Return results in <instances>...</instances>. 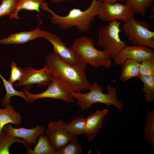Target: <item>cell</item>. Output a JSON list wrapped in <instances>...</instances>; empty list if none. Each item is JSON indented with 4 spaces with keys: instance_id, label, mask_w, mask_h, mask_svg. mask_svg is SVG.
I'll return each mask as SVG.
<instances>
[{
    "instance_id": "cell-18",
    "label": "cell",
    "mask_w": 154,
    "mask_h": 154,
    "mask_svg": "<svg viewBox=\"0 0 154 154\" xmlns=\"http://www.w3.org/2000/svg\"><path fill=\"white\" fill-rule=\"evenodd\" d=\"M26 153L27 154H56V151L50 143L46 136L40 135L33 149L27 148Z\"/></svg>"
},
{
    "instance_id": "cell-5",
    "label": "cell",
    "mask_w": 154,
    "mask_h": 154,
    "mask_svg": "<svg viewBox=\"0 0 154 154\" xmlns=\"http://www.w3.org/2000/svg\"><path fill=\"white\" fill-rule=\"evenodd\" d=\"M47 89L42 93L32 94L24 87L23 90L27 102L31 103L36 100L45 98H54L63 101L67 103L74 102L72 95L74 92L71 85L68 82L57 76H52V80L47 86Z\"/></svg>"
},
{
    "instance_id": "cell-13",
    "label": "cell",
    "mask_w": 154,
    "mask_h": 154,
    "mask_svg": "<svg viewBox=\"0 0 154 154\" xmlns=\"http://www.w3.org/2000/svg\"><path fill=\"white\" fill-rule=\"evenodd\" d=\"M11 123L5 125L3 127V131L9 135L13 137L21 138L25 141L29 145L33 146L37 141L39 136L45 131L46 128L43 126L36 125L31 129L23 127L15 128Z\"/></svg>"
},
{
    "instance_id": "cell-14",
    "label": "cell",
    "mask_w": 154,
    "mask_h": 154,
    "mask_svg": "<svg viewBox=\"0 0 154 154\" xmlns=\"http://www.w3.org/2000/svg\"><path fill=\"white\" fill-rule=\"evenodd\" d=\"M108 112L107 109L97 110L86 118L85 134L89 141H92L97 135L104 122Z\"/></svg>"
},
{
    "instance_id": "cell-8",
    "label": "cell",
    "mask_w": 154,
    "mask_h": 154,
    "mask_svg": "<svg viewBox=\"0 0 154 154\" xmlns=\"http://www.w3.org/2000/svg\"><path fill=\"white\" fill-rule=\"evenodd\" d=\"M135 13L128 5L117 2L113 4L101 2L96 16L100 20L109 22L121 20L124 22L134 17Z\"/></svg>"
},
{
    "instance_id": "cell-2",
    "label": "cell",
    "mask_w": 154,
    "mask_h": 154,
    "mask_svg": "<svg viewBox=\"0 0 154 154\" xmlns=\"http://www.w3.org/2000/svg\"><path fill=\"white\" fill-rule=\"evenodd\" d=\"M45 66L52 76L69 83L74 92L89 90L91 84L85 73L86 67L69 64L60 59L53 52L45 57Z\"/></svg>"
},
{
    "instance_id": "cell-21",
    "label": "cell",
    "mask_w": 154,
    "mask_h": 154,
    "mask_svg": "<svg viewBox=\"0 0 154 154\" xmlns=\"http://www.w3.org/2000/svg\"><path fill=\"white\" fill-rule=\"evenodd\" d=\"M15 143H20L27 148L29 145L22 139L12 137L5 131L0 132V154H9L11 146Z\"/></svg>"
},
{
    "instance_id": "cell-24",
    "label": "cell",
    "mask_w": 154,
    "mask_h": 154,
    "mask_svg": "<svg viewBox=\"0 0 154 154\" xmlns=\"http://www.w3.org/2000/svg\"><path fill=\"white\" fill-rule=\"evenodd\" d=\"M143 83V90L146 100L150 102L154 100V75L141 76L139 78Z\"/></svg>"
},
{
    "instance_id": "cell-20",
    "label": "cell",
    "mask_w": 154,
    "mask_h": 154,
    "mask_svg": "<svg viewBox=\"0 0 154 154\" xmlns=\"http://www.w3.org/2000/svg\"><path fill=\"white\" fill-rule=\"evenodd\" d=\"M86 125V118L83 116H78L65 123L64 128L70 134L77 136L85 134Z\"/></svg>"
},
{
    "instance_id": "cell-17",
    "label": "cell",
    "mask_w": 154,
    "mask_h": 154,
    "mask_svg": "<svg viewBox=\"0 0 154 154\" xmlns=\"http://www.w3.org/2000/svg\"><path fill=\"white\" fill-rule=\"evenodd\" d=\"M122 68L119 79L127 81L133 78H139L140 63L131 59L126 60L122 65Z\"/></svg>"
},
{
    "instance_id": "cell-30",
    "label": "cell",
    "mask_w": 154,
    "mask_h": 154,
    "mask_svg": "<svg viewBox=\"0 0 154 154\" xmlns=\"http://www.w3.org/2000/svg\"><path fill=\"white\" fill-rule=\"evenodd\" d=\"M102 2L113 4L115 3L118 1H124L125 0H100Z\"/></svg>"
},
{
    "instance_id": "cell-10",
    "label": "cell",
    "mask_w": 154,
    "mask_h": 154,
    "mask_svg": "<svg viewBox=\"0 0 154 154\" xmlns=\"http://www.w3.org/2000/svg\"><path fill=\"white\" fill-rule=\"evenodd\" d=\"M23 70L22 78L15 83L16 86H24L28 90H30L34 84L40 87L47 86L52 78V75L45 66L39 70H35L29 66L23 68Z\"/></svg>"
},
{
    "instance_id": "cell-31",
    "label": "cell",
    "mask_w": 154,
    "mask_h": 154,
    "mask_svg": "<svg viewBox=\"0 0 154 154\" xmlns=\"http://www.w3.org/2000/svg\"><path fill=\"white\" fill-rule=\"evenodd\" d=\"M51 2L56 3H61L64 1H74L75 0H50Z\"/></svg>"
},
{
    "instance_id": "cell-12",
    "label": "cell",
    "mask_w": 154,
    "mask_h": 154,
    "mask_svg": "<svg viewBox=\"0 0 154 154\" xmlns=\"http://www.w3.org/2000/svg\"><path fill=\"white\" fill-rule=\"evenodd\" d=\"M154 56L153 49L143 46L126 45L113 59L116 64L122 65L127 60L131 59L141 63Z\"/></svg>"
},
{
    "instance_id": "cell-32",
    "label": "cell",
    "mask_w": 154,
    "mask_h": 154,
    "mask_svg": "<svg viewBox=\"0 0 154 154\" xmlns=\"http://www.w3.org/2000/svg\"></svg>"
},
{
    "instance_id": "cell-29",
    "label": "cell",
    "mask_w": 154,
    "mask_h": 154,
    "mask_svg": "<svg viewBox=\"0 0 154 154\" xmlns=\"http://www.w3.org/2000/svg\"><path fill=\"white\" fill-rule=\"evenodd\" d=\"M10 77L9 81L12 84L19 81L22 78L23 74V68L18 67L17 64L12 62Z\"/></svg>"
},
{
    "instance_id": "cell-3",
    "label": "cell",
    "mask_w": 154,
    "mask_h": 154,
    "mask_svg": "<svg viewBox=\"0 0 154 154\" xmlns=\"http://www.w3.org/2000/svg\"><path fill=\"white\" fill-rule=\"evenodd\" d=\"M107 89L108 92L104 93L102 86L96 82H94L91 84L88 92L83 93L80 91L73 92L72 95L73 98L77 100V104L81 111L91 109L94 104L101 103L108 106L112 105L122 112L123 104L117 98L116 95L117 89L108 85Z\"/></svg>"
},
{
    "instance_id": "cell-1",
    "label": "cell",
    "mask_w": 154,
    "mask_h": 154,
    "mask_svg": "<svg viewBox=\"0 0 154 154\" xmlns=\"http://www.w3.org/2000/svg\"><path fill=\"white\" fill-rule=\"evenodd\" d=\"M101 2L100 0H92L91 5L86 10L74 8L70 10L67 15L63 16L56 14L50 9L47 3H43L40 8L50 13L51 16L48 18L52 23L58 25L61 29H66L75 27L80 32L85 33L90 29Z\"/></svg>"
},
{
    "instance_id": "cell-6",
    "label": "cell",
    "mask_w": 154,
    "mask_h": 154,
    "mask_svg": "<svg viewBox=\"0 0 154 154\" xmlns=\"http://www.w3.org/2000/svg\"><path fill=\"white\" fill-rule=\"evenodd\" d=\"M121 22L116 20L109 22L101 27L98 36V45L107 51L111 58L113 59L120 51L127 45L120 38Z\"/></svg>"
},
{
    "instance_id": "cell-23",
    "label": "cell",
    "mask_w": 154,
    "mask_h": 154,
    "mask_svg": "<svg viewBox=\"0 0 154 154\" xmlns=\"http://www.w3.org/2000/svg\"><path fill=\"white\" fill-rule=\"evenodd\" d=\"M0 78L2 80L5 88L6 94L5 96L3 98L1 102L2 106H5L10 104L11 102V98L14 96H17L23 98L27 102V100L23 91H19L14 88L13 84L8 80H6L0 73Z\"/></svg>"
},
{
    "instance_id": "cell-19",
    "label": "cell",
    "mask_w": 154,
    "mask_h": 154,
    "mask_svg": "<svg viewBox=\"0 0 154 154\" xmlns=\"http://www.w3.org/2000/svg\"><path fill=\"white\" fill-rule=\"evenodd\" d=\"M46 0H19L15 9L9 16L11 19H20L18 16L19 11L22 9L30 11H36L40 12V8L42 4Z\"/></svg>"
},
{
    "instance_id": "cell-25",
    "label": "cell",
    "mask_w": 154,
    "mask_h": 154,
    "mask_svg": "<svg viewBox=\"0 0 154 154\" xmlns=\"http://www.w3.org/2000/svg\"><path fill=\"white\" fill-rule=\"evenodd\" d=\"M154 0H125V3L129 5L135 13L144 16L147 9L153 4Z\"/></svg>"
},
{
    "instance_id": "cell-9",
    "label": "cell",
    "mask_w": 154,
    "mask_h": 154,
    "mask_svg": "<svg viewBox=\"0 0 154 154\" xmlns=\"http://www.w3.org/2000/svg\"><path fill=\"white\" fill-rule=\"evenodd\" d=\"M65 123L59 118L49 122L46 130V135L56 151L69 142L77 139V136L71 135L64 128Z\"/></svg>"
},
{
    "instance_id": "cell-16",
    "label": "cell",
    "mask_w": 154,
    "mask_h": 154,
    "mask_svg": "<svg viewBox=\"0 0 154 154\" xmlns=\"http://www.w3.org/2000/svg\"><path fill=\"white\" fill-rule=\"evenodd\" d=\"M22 120L20 114L10 104L7 105L4 108H0V132L5 125L11 123L18 126L21 124Z\"/></svg>"
},
{
    "instance_id": "cell-7",
    "label": "cell",
    "mask_w": 154,
    "mask_h": 154,
    "mask_svg": "<svg viewBox=\"0 0 154 154\" xmlns=\"http://www.w3.org/2000/svg\"><path fill=\"white\" fill-rule=\"evenodd\" d=\"M122 29L131 43L154 49V32L147 22L133 17L124 22Z\"/></svg>"
},
{
    "instance_id": "cell-28",
    "label": "cell",
    "mask_w": 154,
    "mask_h": 154,
    "mask_svg": "<svg viewBox=\"0 0 154 154\" xmlns=\"http://www.w3.org/2000/svg\"><path fill=\"white\" fill-rule=\"evenodd\" d=\"M19 0H2L0 5V17L10 16L16 7Z\"/></svg>"
},
{
    "instance_id": "cell-4",
    "label": "cell",
    "mask_w": 154,
    "mask_h": 154,
    "mask_svg": "<svg viewBox=\"0 0 154 154\" xmlns=\"http://www.w3.org/2000/svg\"><path fill=\"white\" fill-rule=\"evenodd\" d=\"M70 48L82 62L95 68L103 66L110 68L112 66L111 58L106 50H100L95 47L94 40L86 36L75 40Z\"/></svg>"
},
{
    "instance_id": "cell-26",
    "label": "cell",
    "mask_w": 154,
    "mask_h": 154,
    "mask_svg": "<svg viewBox=\"0 0 154 154\" xmlns=\"http://www.w3.org/2000/svg\"><path fill=\"white\" fill-rule=\"evenodd\" d=\"M82 150L77 139L71 141L56 151V154H81Z\"/></svg>"
},
{
    "instance_id": "cell-27",
    "label": "cell",
    "mask_w": 154,
    "mask_h": 154,
    "mask_svg": "<svg viewBox=\"0 0 154 154\" xmlns=\"http://www.w3.org/2000/svg\"><path fill=\"white\" fill-rule=\"evenodd\" d=\"M139 70L141 76L154 75V56L140 63Z\"/></svg>"
},
{
    "instance_id": "cell-22",
    "label": "cell",
    "mask_w": 154,
    "mask_h": 154,
    "mask_svg": "<svg viewBox=\"0 0 154 154\" xmlns=\"http://www.w3.org/2000/svg\"><path fill=\"white\" fill-rule=\"evenodd\" d=\"M143 140L148 142L154 150V110L146 114V121L143 129Z\"/></svg>"
},
{
    "instance_id": "cell-11",
    "label": "cell",
    "mask_w": 154,
    "mask_h": 154,
    "mask_svg": "<svg viewBox=\"0 0 154 154\" xmlns=\"http://www.w3.org/2000/svg\"><path fill=\"white\" fill-rule=\"evenodd\" d=\"M42 37L52 44L53 47V52L63 61L73 66L86 67L87 64L79 60L72 50L66 46L59 36L43 31Z\"/></svg>"
},
{
    "instance_id": "cell-15",
    "label": "cell",
    "mask_w": 154,
    "mask_h": 154,
    "mask_svg": "<svg viewBox=\"0 0 154 154\" xmlns=\"http://www.w3.org/2000/svg\"><path fill=\"white\" fill-rule=\"evenodd\" d=\"M43 31L38 27L36 29L29 31H23L10 35L0 40V44H21L27 42L40 37H42Z\"/></svg>"
}]
</instances>
